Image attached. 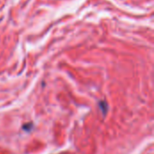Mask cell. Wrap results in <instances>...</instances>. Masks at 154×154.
I'll return each mask as SVG.
<instances>
[{
  "instance_id": "1",
  "label": "cell",
  "mask_w": 154,
  "mask_h": 154,
  "mask_svg": "<svg viewBox=\"0 0 154 154\" xmlns=\"http://www.w3.org/2000/svg\"><path fill=\"white\" fill-rule=\"evenodd\" d=\"M100 106H101V109H102L103 113L105 112V114H106V111H107V105H106V103H105V102H101V103H100Z\"/></svg>"
}]
</instances>
